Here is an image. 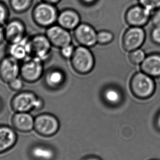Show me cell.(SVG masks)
Here are the masks:
<instances>
[{
    "instance_id": "obj_1",
    "label": "cell",
    "mask_w": 160,
    "mask_h": 160,
    "mask_svg": "<svg viewBox=\"0 0 160 160\" xmlns=\"http://www.w3.org/2000/svg\"><path fill=\"white\" fill-rule=\"evenodd\" d=\"M42 107V100L28 92L18 94L12 101V107L17 112H28L33 109L40 110Z\"/></svg>"
},
{
    "instance_id": "obj_2",
    "label": "cell",
    "mask_w": 160,
    "mask_h": 160,
    "mask_svg": "<svg viewBox=\"0 0 160 160\" xmlns=\"http://www.w3.org/2000/svg\"><path fill=\"white\" fill-rule=\"evenodd\" d=\"M54 5L46 2L36 5L33 9V17L38 25L48 28L57 20L58 13Z\"/></svg>"
},
{
    "instance_id": "obj_3",
    "label": "cell",
    "mask_w": 160,
    "mask_h": 160,
    "mask_svg": "<svg viewBox=\"0 0 160 160\" xmlns=\"http://www.w3.org/2000/svg\"><path fill=\"white\" fill-rule=\"evenodd\" d=\"M131 87L132 93L137 98L146 99L153 93L154 83L151 78L144 73H138L131 81Z\"/></svg>"
},
{
    "instance_id": "obj_4",
    "label": "cell",
    "mask_w": 160,
    "mask_h": 160,
    "mask_svg": "<svg viewBox=\"0 0 160 160\" xmlns=\"http://www.w3.org/2000/svg\"><path fill=\"white\" fill-rule=\"evenodd\" d=\"M72 66L78 73L85 74L91 70L94 65L93 56L88 49L83 47L75 49L71 57Z\"/></svg>"
},
{
    "instance_id": "obj_5",
    "label": "cell",
    "mask_w": 160,
    "mask_h": 160,
    "mask_svg": "<svg viewBox=\"0 0 160 160\" xmlns=\"http://www.w3.org/2000/svg\"><path fill=\"white\" fill-rule=\"evenodd\" d=\"M43 73L42 61L33 57L24 61L20 67V76L22 80L28 82L37 81L41 78Z\"/></svg>"
},
{
    "instance_id": "obj_6",
    "label": "cell",
    "mask_w": 160,
    "mask_h": 160,
    "mask_svg": "<svg viewBox=\"0 0 160 160\" xmlns=\"http://www.w3.org/2000/svg\"><path fill=\"white\" fill-rule=\"evenodd\" d=\"M59 124L58 120L49 114L38 116L34 120V129L43 137H51L58 132Z\"/></svg>"
},
{
    "instance_id": "obj_7",
    "label": "cell",
    "mask_w": 160,
    "mask_h": 160,
    "mask_svg": "<svg viewBox=\"0 0 160 160\" xmlns=\"http://www.w3.org/2000/svg\"><path fill=\"white\" fill-rule=\"evenodd\" d=\"M32 56L40 60H47L50 56L52 45L46 35H38L30 40Z\"/></svg>"
},
{
    "instance_id": "obj_8",
    "label": "cell",
    "mask_w": 160,
    "mask_h": 160,
    "mask_svg": "<svg viewBox=\"0 0 160 160\" xmlns=\"http://www.w3.org/2000/svg\"><path fill=\"white\" fill-rule=\"evenodd\" d=\"M20 67L19 61L8 56L0 62V78L5 83H9L20 75Z\"/></svg>"
},
{
    "instance_id": "obj_9",
    "label": "cell",
    "mask_w": 160,
    "mask_h": 160,
    "mask_svg": "<svg viewBox=\"0 0 160 160\" xmlns=\"http://www.w3.org/2000/svg\"><path fill=\"white\" fill-rule=\"evenodd\" d=\"M46 36L53 46L62 48L71 43V37L68 30L59 25L48 27Z\"/></svg>"
},
{
    "instance_id": "obj_10",
    "label": "cell",
    "mask_w": 160,
    "mask_h": 160,
    "mask_svg": "<svg viewBox=\"0 0 160 160\" xmlns=\"http://www.w3.org/2000/svg\"><path fill=\"white\" fill-rule=\"evenodd\" d=\"M8 52L9 56L16 60L24 62L32 57L30 40L25 36L20 40L10 43Z\"/></svg>"
},
{
    "instance_id": "obj_11",
    "label": "cell",
    "mask_w": 160,
    "mask_h": 160,
    "mask_svg": "<svg viewBox=\"0 0 160 160\" xmlns=\"http://www.w3.org/2000/svg\"><path fill=\"white\" fill-rule=\"evenodd\" d=\"M144 38V32L142 29L139 27L132 28L126 32L123 37L124 49L127 51H133L142 45Z\"/></svg>"
},
{
    "instance_id": "obj_12",
    "label": "cell",
    "mask_w": 160,
    "mask_h": 160,
    "mask_svg": "<svg viewBox=\"0 0 160 160\" xmlns=\"http://www.w3.org/2000/svg\"><path fill=\"white\" fill-rule=\"evenodd\" d=\"M75 37L78 42L85 46L90 47L97 42V35L92 27L86 24H81L76 27Z\"/></svg>"
},
{
    "instance_id": "obj_13",
    "label": "cell",
    "mask_w": 160,
    "mask_h": 160,
    "mask_svg": "<svg viewBox=\"0 0 160 160\" xmlns=\"http://www.w3.org/2000/svg\"><path fill=\"white\" fill-rule=\"evenodd\" d=\"M151 12L144 7H135L127 12L126 19L129 24L134 27L142 26L147 23Z\"/></svg>"
},
{
    "instance_id": "obj_14",
    "label": "cell",
    "mask_w": 160,
    "mask_h": 160,
    "mask_svg": "<svg viewBox=\"0 0 160 160\" xmlns=\"http://www.w3.org/2000/svg\"><path fill=\"white\" fill-rule=\"evenodd\" d=\"M4 30L5 38L10 43L25 37V27L19 20H12L8 22Z\"/></svg>"
},
{
    "instance_id": "obj_15",
    "label": "cell",
    "mask_w": 160,
    "mask_h": 160,
    "mask_svg": "<svg viewBox=\"0 0 160 160\" xmlns=\"http://www.w3.org/2000/svg\"><path fill=\"white\" fill-rule=\"evenodd\" d=\"M34 120L28 112H17L12 118V124L18 131L28 132L34 128Z\"/></svg>"
},
{
    "instance_id": "obj_16",
    "label": "cell",
    "mask_w": 160,
    "mask_h": 160,
    "mask_svg": "<svg viewBox=\"0 0 160 160\" xmlns=\"http://www.w3.org/2000/svg\"><path fill=\"white\" fill-rule=\"evenodd\" d=\"M16 132L10 127L0 126V153L7 151L16 144Z\"/></svg>"
},
{
    "instance_id": "obj_17",
    "label": "cell",
    "mask_w": 160,
    "mask_h": 160,
    "mask_svg": "<svg viewBox=\"0 0 160 160\" xmlns=\"http://www.w3.org/2000/svg\"><path fill=\"white\" fill-rule=\"evenodd\" d=\"M57 21L60 26L68 30L78 27L80 18L75 12L66 10L58 14Z\"/></svg>"
},
{
    "instance_id": "obj_18",
    "label": "cell",
    "mask_w": 160,
    "mask_h": 160,
    "mask_svg": "<svg viewBox=\"0 0 160 160\" xmlns=\"http://www.w3.org/2000/svg\"><path fill=\"white\" fill-rule=\"evenodd\" d=\"M141 68L147 75L158 76L160 75V56H151L145 59L142 62Z\"/></svg>"
},
{
    "instance_id": "obj_19",
    "label": "cell",
    "mask_w": 160,
    "mask_h": 160,
    "mask_svg": "<svg viewBox=\"0 0 160 160\" xmlns=\"http://www.w3.org/2000/svg\"><path fill=\"white\" fill-rule=\"evenodd\" d=\"M63 80V73L59 70H53L49 71L46 78L47 85L53 88L59 87L62 83Z\"/></svg>"
},
{
    "instance_id": "obj_20",
    "label": "cell",
    "mask_w": 160,
    "mask_h": 160,
    "mask_svg": "<svg viewBox=\"0 0 160 160\" xmlns=\"http://www.w3.org/2000/svg\"><path fill=\"white\" fill-rule=\"evenodd\" d=\"M31 153L33 158L38 160H51L54 155L52 150L41 146L34 147Z\"/></svg>"
},
{
    "instance_id": "obj_21",
    "label": "cell",
    "mask_w": 160,
    "mask_h": 160,
    "mask_svg": "<svg viewBox=\"0 0 160 160\" xmlns=\"http://www.w3.org/2000/svg\"><path fill=\"white\" fill-rule=\"evenodd\" d=\"M32 0H10V5L14 11L21 13L30 7Z\"/></svg>"
},
{
    "instance_id": "obj_22",
    "label": "cell",
    "mask_w": 160,
    "mask_h": 160,
    "mask_svg": "<svg viewBox=\"0 0 160 160\" xmlns=\"http://www.w3.org/2000/svg\"><path fill=\"white\" fill-rule=\"evenodd\" d=\"M129 61L134 65H138L142 62L145 59V53L141 49H136L132 51L129 55Z\"/></svg>"
},
{
    "instance_id": "obj_23",
    "label": "cell",
    "mask_w": 160,
    "mask_h": 160,
    "mask_svg": "<svg viewBox=\"0 0 160 160\" xmlns=\"http://www.w3.org/2000/svg\"><path fill=\"white\" fill-rule=\"evenodd\" d=\"M105 98L110 103L116 104L120 101V95L115 89H109L105 93Z\"/></svg>"
},
{
    "instance_id": "obj_24",
    "label": "cell",
    "mask_w": 160,
    "mask_h": 160,
    "mask_svg": "<svg viewBox=\"0 0 160 160\" xmlns=\"http://www.w3.org/2000/svg\"><path fill=\"white\" fill-rule=\"evenodd\" d=\"M140 2L143 7L150 12L160 7V0H140Z\"/></svg>"
},
{
    "instance_id": "obj_25",
    "label": "cell",
    "mask_w": 160,
    "mask_h": 160,
    "mask_svg": "<svg viewBox=\"0 0 160 160\" xmlns=\"http://www.w3.org/2000/svg\"><path fill=\"white\" fill-rule=\"evenodd\" d=\"M112 35L107 31H102L97 34V41L100 44H107L112 40Z\"/></svg>"
},
{
    "instance_id": "obj_26",
    "label": "cell",
    "mask_w": 160,
    "mask_h": 160,
    "mask_svg": "<svg viewBox=\"0 0 160 160\" xmlns=\"http://www.w3.org/2000/svg\"><path fill=\"white\" fill-rule=\"evenodd\" d=\"M74 51L75 49H73V46L70 44L60 48V53L64 58H71Z\"/></svg>"
},
{
    "instance_id": "obj_27",
    "label": "cell",
    "mask_w": 160,
    "mask_h": 160,
    "mask_svg": "<svg viewBox=\"0 0 160 160\" xmlns=\"http://www.w3.org/2000/svg\"><path fill=\"white\" fill-rule=\"evenodd\" d=\"M8 84L11 89L15 91H20V89H22L23 87L22 79L19 78V77L12 81L11 82H10Z\"/></svg>"
},
{
    "instance_id": "obj_28",
    "label": "cell",
    "mask_w": 160,
    "mask_h": 160,
    "mask_svg": "<svg viewBox=\"0 0 160 160\" xmlns=\"http://www.w3.org/2000/svg\"><path fill=\"white\" fill-rule=\"evenodd\" d=\"M8 17V12L5 6L0 3V26L3 24L7 19Z\"/></svg>"
},
{
    "instance_id": "obj_29",
    "label": "cell",
    "mask_w": 160,
    "mask_h": 160,
    "mask_svg": "<svg viewBox=\"0 0 160 160\" xmlns=\"http://www.w3.org/2000/svg\"><path fill=\"white\" fill-rule=\"evenodd\" d=\"M152 38L153 41L160 44V27H156L152 32Z\"/></svg>"
},
{
    "instance_id": "obj_30",
    "label": "cell",
    "mask_w": 160,
    "mask_h": 160,
    "mask_svg": "<svg viewBox=\"0 0 160 160\" xmlns=\"http://www.w3.org/2000/svg\"><path fill=\"white\" fill-rule=\"evenodd\" d=\"M152 24L156 27H160V12H158L154 14L152 19Z\"/></svg>"
},
{
    "instance_id": "obj_31",
    "label": "cell",
    "mask_w": 160,
    "mask_h": 160,
    "mask_svg": "<svg viewBox=\"0 0 160 160\" xmlns=\"http://www.w3.org/2000/svg\"><path fill=\"white\" fill-rule=\"evenodd\" d=\"M5 30L0 26V42H2L3 38H5Z\"/></svg>"
},
{
    "instance_id": "obj_32",
    "label": "cell",
    "mask_w": 160,
    "mask_h": 160,
    "mask_svg": "<svg viewBox=\"0 0 160 160\" xmlns=\"http://www.w3.org/2000/svg\"><path fill=\"white\" fill-rule=\"evenodd\" d=\"M43 2L49 3L53 4V5H55V4H57V3L59 2L60 0H43Z\"/></svg>"
},
{
    "instance_id": "obj_33",
    "label": "cell",
    "mask_w": 160,
    "mask_h": 160,
    "mask_svg": "<svg viewBox=\"0 0 160 160\" xmlns=\"http://www.w3.org/2000/svg\"><path fill=\"white\" fill-rule=\"evenodd\" d=\"M158 126H159V127L160 128V115H159V116H158Z\"/></svg>"
},
{
    "instance_id": "obj_34",
    "label": "cell",
    "mask_w": 160,
    "mask_h": 160,
    "mask_svg": "<svg viewBox=\"0 0 160 160\" xmlns=\"http://www.w3.org/2000/svg\"><path fill=\"white\" fill-rule=\"evenodd\" d=\"M83 1H84L86 3H91L94 1V0H83Z\"/></svg>"
},
{
    "instance_id": "obj_35",
    "label": "cell",
    "mask_w": 160,
    "mask_h": 160,
    "mask_svg": "<svg viewBox=\"0 0 160 160\" xmlns=\"http://www.w3.org/2000/svg\"><path fill=\"white\" fill-rule=\"evenodd\" d=\"M87 160H98V159H96V158H89Z\"/></svg>"
},
{
    "instance_id": "obj_36",
    "label": "cell",
    "mask_w": 160,
    "mask_h": 160,
    "mask_svg": "<svg viewBox=\"0 0 160 160\" xmlns=\"http://www.w3.org/2000/svg\"><path fill=\"white\" fill-rule=\"evenodd\" d=\"M0 106H1V104H0Z\"/></svg>"
}]
</instances>
